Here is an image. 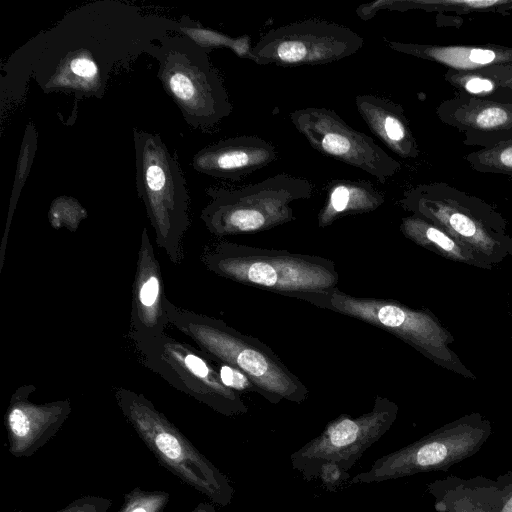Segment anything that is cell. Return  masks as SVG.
I'll return each instance as SVG.
<instances>
[{
  "instance_id": "30bf717a",
  "label": "cell",
  "mask_w": 512,
  "mask_h": 512,
  "mask_svg": "<svg viewBox=\"0 0 512 512\" xmlns=\"http://www.w3.org/2000/svg\"><path fill=\"white\" fill-rule=\"evenodd\" d=\"M490 434V422L480 413L462 416L378 458L370 469L352 477L349 484L379 483L423 472L446 470L476 453Z\"/></svg>"
},
{
  "instance_id": "4dcf8cb0",
  "label": "cell",
  "mask_w": 512,
  "mask_h": 512,
  "mask_svg": "<svg viewBox=\"0 0 512 512\" xmlns=\"http://www.w3.org/2000/svg\"><path fill=\"white\" fill-rule=\"evenodd\" d=\"M212 359V358H211ZM219 376L225 386L240 393L249 392L259 394V390L250 378L239 369L228 364L214 360ZM260 395V394H259Z\"/></svg>"
},
{
  "instance_id": "836d02e7",
  "label": "cell",
  "mask_w": 512,
  "mask_h": 512,
  "mask_svg": "<svg viewBox=\"0 0 512 512\" xmlns=\"http://www.w3.org/2000/svg\"><path fill=\"white\" fill-rule=\"evenodd\" d=\"M497 483L499 487L498 512H512V472L500 476Z\"/></svg>"
},
{
  "instance_id": "7a4b0ae2",
  "label": "cell",
  "mask_w": 512,
  "mask_h": 512,
  "mask_svg": "<svg viewBox=\"0 0 512 512\" xmlns=\"http://www.w3.org/2000/svg\"><path fill=\"white\" fill-rule=\"evenodd\" d=\"M165 308L170 325L213 360L246 374L270 403L287 400L300 404L308 398V388L259 339L242 334L220 319L176 306L167 298Z\"/></svg>"
},
{
  "instance_id": "5b68a950",
  "label": "cell",
  "mask_w": 512,
  "mask_h": 512,
  "mask_svg": "<svg viewBox=\"0 0 512 512\" xmlns=\"http://www.w3.org/2000/svg\"><path fill=\"white\" fill-rule=\"evenodd\" d=\"M399 205L459 240L492 268L512 257V235L505 218L490 204L445 182L418 184Z\"/></svg>"
},
{
  "instance_id": "f546056e",
  "label": "cell",
  "mask_w": 512,
  "mask_h": 512,
  "mask_svg": "<svg viewBox=\"0 0 512 512\" xmlns=\"http://www.w3.org/2000/svg\"><path fill=\"white\" fill-rule=\"evenodd\" d=\"M48 217L55 229L66 227L70 231H75L87 217V211L75 198L60 196L51 203Z\"/></svg>"
},
{
  "instance_id": "4316f807",
  "label": "cell",
  "mask_w": 512,
  "mask_h": 512,
  "mask_svg": "<svg viewBox=\"0 0 512 512\" xmlns=\"http://www.w3.org/2000/svg\"><path fill=\"white\" fill-rule=\"evenodd\" d=\"M38 145V133L36 127L32 121L28 122L24 131L22 143L20 146L19 156L16 165V172L14 177V182L11 190V197L9 202L8 209V217L7 223L5 227L3 242H2V258L5 251V243L7 239V234L9 231V227L11 224V220L13 217V213L15 211L19 196L22 192V189L26 183V180L29 176L30 170L32 168V164L34 161V157L36 154Z\"/></svg>"
},
{
  "instance_id": "277c9868",
  "label": "cell",
  "mask_w": 512,
  "mask_h": 512,
  "mask_svg": "<svg viewBox=\"0 0 512 512\" xmlns=\"http://www.w3.org/2000/svg\"><path fill=\"white\" fill-rule=\"evenodd\" d=\"M201 259L218 276L287 297L336 288L339 280L330 259L227 241L207 247Z\"/></svg>"
},
{
  "instance_id": "1f68e13d",
  "label": "cell",
  "mask_w": 512,
  "mask_h": 512,
  "mask_svg": "<svg viewBox=\"0 0 512 512\" xmlns=\"http://www.w3.org/2000/svg\"><path fill=\"white\" fill-rule=\"evenodd\" d=\"M112 501L101 496L85 495L70 502L64 508L53 512H107Z\"/></svg>"
},
{
  "instance_id": "4fadbf2b",
  "label": "cell",
  "mask_w": 512,
  "mask_h": 512,
  "mask_svg": "<svg viewBox=\"0 0 512 512\" xmlns=\"http://www.w3.org/2000/svg\"><path fill=\"white\" fill-rule=\"evenodd\" d=\"M363 45V37L346 26L307 19L269 30L252 47L250 60L281 67L323 65L347 58Z\"/></svg>"
},
{
  "instance_id": "74e56055",
  "label": "cell",
  "mask_w": 512,
  "mask_h": 512,
  "mask_svg": "<svg viewBox=\"0 0 512 512\" xmlns=\"http://www.w3.org/2000/svg\"><path fill=\"white\" fill-rule=\"evenodd\" d=\"M511 11H512V6H511Z\"/></svg>"
},
{
  "instance_id": "9a60e30c",
  "label": "cell",
  "mask_w": 512,
  "mask_h": 512,
  "mask_svg": "<svg viewBox=\"0 0 512 512\" xmlns=\"http://www.w3.org/2000/svg\"><path fill=\"white\" fill-rule=\"evenodd\" d=\"M35 386L19 387L4 415L8 451L16 458L34 455L58 432L72 412L69 399L46 403L30 401Z\"/></svg>"
},
{
  "instance_id": "9c48e42d",
  "label": "cell",
  "mask_w": 512,
  "mask_h": 512,
  "mask_svg": "<svg viewBox=\"0 0 512 512\" xmlns=\"http://www.w3.org/2000/svg\"><path fill=\"white\" fill-rule=\"evenodd\" d=\"M312 193L310 181L284 173L236 189L209 187L200 218L217 237L265 231L295 220L291 204Z\"/></svg>"
},
{
  "instance_id": "6da1fadb",
  "label": "cell",
  "mask_w": 512,
  "mask_h": 512,
  "mask_svg": "<svg viewBox=\"0 0 512 512\" xmlns=\"http://www.w3.org/2000/svg\"><path fill=\"white\" fill-rule=\"evenodd\" d=\"M177 27L178 20L118 0H98L70 10L2 64V116L21 102L30 79L45 94L102 99L113 75L148 54Z\"/></svg>"
},
{
  "instance_id": "484cf974",
  "label": "cell",
  "mask_w": 512,
  "mask_h": 512,
  "mask_svg": "<svg viewBox=\"0 0 512 512\" xmlns=\"http://www.w3.org/2000/svg\"><path fill=\"white\" fill-rule=\"evenodd\" d=\"M444 78L458 91V94L512 103V89L501 86L496 79L487 75L482 70H448Z\"/></svg>"
},
{
  "instance_id": "52a82bcc",
  "label": "cell",
  "mask_w": 512,
  "mask_h": 512,
  "mask_svg": "<svg viewBox=\"0 0 512 512\" xmlns=\"http://www.w3.org/2000/svg\"><path fill=\"white\" fill-rule=\"evenodd\" d=\"M210 51L171 33L154 43L149 56L158 62L157 77L192 128L208 131L228 117L232 104Z\"/></svg>"
},
{
  "instance_id": "7c38bea8",
  "label": "cell",
  "mask_w": 512,
  "mask_h": 512,
  "mask_svg": "<svg viewBox=\"0 0 512 512\" xmlns=\"http://www.w3.org/2000/svg\"><path fill=\"white\" fill-rule=\"evenodd\" d=\"M398 410L395 402L378 395L369 412L357 417L339 415L318 436L290 455L292 468L306 481L317 478L325 462H335L349 472L364 452L388 432Z\"/></svg>"
},
{
  "instance_id": "83f0119b",
  "label": "cell",
  "mask_w": 512,
  "mask_h": 512,
  "mask_svg": "<svg viewBox=\"0 0 512 512\" xmlns=\"http://www.w3.org/2000/svg\"><path fill=\"white\" fill-rule=\"evenodd\" d=\"M465 160L477 172L512 178V134L490 147L470 152Z\"/></svg>"
},
{
  "instance_id": "cb8c5ba5",
  "label": "cell",
  "mask_w": 512,
  "mask_h": 512,
  "mask_svg": "<svg viewBox=\"0 0 512 512\" xmlns=\"http://www.w3.org/2000/svg\"><path fill=\"white\" fill-rule=\"evenodd\" d=\"M512 0H377L360 5L356 12L360 19L367 21L380 10L405 12L423 10L438 14L456 13L467 15L473 13H497L508 15Z\"/></svg>"
},
{
  "instance_id": "2e32d148",
  "label": "cell",
  "mask_w": 512,
  "mask_h": 512,
  "mask_svg": "<svg viewBox=\"0 0 512 512\" xmlns=\"http://www.w3.org/2000/svg\"><path fill=\"white\" fill-rule=\"evenodd\" d=\"M163 277L147 228H143L132 285L129 335L140 348L165 334L169 324Z\"/></svg>"
},
{
  "instance_id": "8fae6325",
  "label": "cell",
  "mask_w": 512,
  "mask_h": 512,
  "mask_svg": "<svg viewBox=\"0 0 512 512\" xmlns=\"http://www.w3.org/2000/svg\"><path fill=\"white\" fill-rule=\"evenodd\" d=\"M137 350L147 368L215 412L229 417L247 413L240 394L223 384L214 360L199 348L165 333Z\"/></svg>"
},
{
  "instance_id": "8992f818",
  "label": "cell",
  "mask_w": 512,
  "mask_h": 512,
  "mask_svg": "<svg viewBox=\"0 0 512 512\" xmlns=\"http://www.w3.org/2000/svg\"><path fill=\"white\" fill-rule=\"evenodd\" d=\"M114 397L126 421L161 466L212 503H231L235 491L229 479L145 395L118 387Z\"/></svg>"
},
{
  "instance_id": "8d00e7d4",
  "label": "cell",
  "mask_w": 512,
  "mask_h": 512,
  "mask_svg": "<svg viewBox=\"0 0 512 512\" xmlns=\"http://www.w3.org/2000/svg\"><path fill=\"white\" fill-rule=\"evenodd\" d=\"M384 512H402V511H392V510H388V511H384Z\"/></svg>"
},
{
  "instance_id": "e575fe53",
  "label": "cell",
  "mask_w": 512,
  "mask_h": 512,
  "mask_svg": "<svg viewBox=\"0 0 512 512\" xmlns=\"http://www.w3.org/2000/svg\"><path fill=\"white\" fill-rule=\"evenodd\" d=\"M482 71L496 79L501 86L512 89V64L492 66Z\"/></svg>"
},
{
  "instance_id": "44dd1931",
  "label": "cell",
  "mask_w": 512,
  "mask_h": 512,
  "mask_svg": "<svg viewBox=\"0 0 512 512\" xmlns=\"http://www.w3.org/2000/svg\"><path fill=\"white\" fill-rule=\"evenodd\" d=\"M439 512H498L497 481L449 477L428 484Z\"/></svg>"
},
{
  "instance_id": "d6986e66",
  "label": "cell",
  "mask_w": 512,
  "mask_h": 512,
  "mask_svg": "<svg viewBox=\"0 0 512 512\" xmlns=\"http://www.w3.org/2000/svg\"><path fill=\"white\" fill-rule=\"evenodd\" d=\"M398 53L428 60L455 71H476L512 64V47L497 44L437 45L388 41Z\"/></svg>"
},
{
  "instance_id": "7402d4cb",
  "label": "cell",
  "mask_w": 512,
  "mask_h": 512,
  "mask_svg": "<svg viewBox=\"0 0 512 512\" xmlns=\"http://www.w3.org/2000/svg\"><path fill=\"white\" fill-rule=\"evenodd\" d=\"M383 203V194L368 181L332 180L327 186V198L318 213L317 223L320 228H325L343 216L372 212Z\"/></svg>"
},
{
  "instance_id": "603a6c76",
  "label": "cell",
  "mask_w": 512,
  "mask_h": 512,
  "mask_svg": "<svg viewBox=\"0 0 512 512\" xmlns=\"http://www.w3.org/2000/svg\"><path fill=\"white\" fill-rule=\"evenodd\" d=\"M400 231L416 245L447 260L485 270L493 269L471 249L425 218L413 214L403 217Z\"/></svg>"
},
{
  "instance_id": "ba28073f",
  "label": "cell",
  "mask_w": 512,
  "mask_h": 512,
  "mask_svg": "<svg viewBox=\"0 0 512 512\" xmlns=\"http://www.w3.org/2000/svg\"><path fill=\"white\" fill-rule=\"evenodd\" d=\"M136 191L143 201L158 248L177 264L189 227V194L180 165L161 136L133 128Z\"/></svg>"
},
{
  "instance_id": "ffe728a7",
  "label": "cell",
  "mask_w": 512,
  "mask_h": 512,
  "mask_svg": "<svg viewBox=\"0 0 512 512\" xmlns=\"http://www.w3.org/2000/svg\"><path fill=\"white\" fill-rule=\"evenodd\" d=\"M355 104L370 131L393 153L403 159L419 156L417 141L400 104L373 94L356 96Z\"/></svg>"
},
{
  "instance_id": "f1b7e54d",
  "label": "cell",
  "mask_w": 512,
  "mask_h": 512,
  "mask_svg": "<svg viewBox=\"0 0 512 512\" xmlns=\"http://www.w3.org/2000/svg\"><path fill=\"white\" fill-rule=\"evenodd\" d=\"M123 505L117 512H163L170 500V494L163 490H144L134 487L123 495Z\"/></svg>"
},
{
  "instance_id": "d590c367",
  "label": "cell",
  "mask_w": 512,
  "mask_h": 512,
  "mask_svg": "<svg viewBox=\"0 0 512 512\" xmlns=\"http://www.w3.org/2000/svg\"><path fill=\"white\" fill-rule=\"evenodd\" d=\"M189 512H217L214 505L211 503H199L194 509Z\"/></svg>"
},
{
  "instance_id": "5bb4252c",
  "label": "cell",
  "mask_w": 512,
  "mask_h": 512,
  "mask_svg": "<svg viewBox=\"0 0 512 512\" xmlns=\"http://www.w3.org/2000/svg\"><path fill=\"white\" fill-rule=\"evenodd\" d=\"M296 130L323 155L358 168L385 183L401 164L374 140L349 126L334 110L307 107L290 113Z\"/></svg>"
},
{
  "instance_id": "3957f363",
  "label": "cell",
  "mask_w": 512,
  "mask_h": 512,
  "mask_svg": "<svg viewBox=\"0 0 512 512\" xmlns=\"http://www.w3.org/2000/svg\"><path fill=\"white\" fill-rule=\"evenodd\" d=\"M288 297L381 328L439 367L469 380L477 378L451 349L454 337L429 309L411 308L392 299L356 297L337 288L296 293Z\"/></svg>"
},
{
  "instance_id": "d6a6232c",
  "label": "cell",
  "mask_w": 512,
  "mask_h": 512,
  "mask_svg": "<svg viewBox=\"0 0 512 512\" xmlns=\"http://www.w3.org/2000/svg\"><path fill=\"white\" fill-rule=\"evenodd\" d=\"M317 478L321 480L324 487L329 491L336 490L344 482L350 480L348 471L335 462L323 463L318 470Z\"/></svg>"
},
{
  "instance_id": "ac0fdd59",
  "label": "cell",
  "mask_w": 512,
  "mask_h": 512,
  "mask_svg": "<svg viewBox=\"0 0 512 512\" xmlns=\"http://www.w3.org/2000/svg\"><path fill=\"white\" fill-rule=\"evenodd\" d=\"M278 155L270 142L254 135L226 138L199 150L191 165L201 174L227 180H238L273 161Z\"/></svg>"
},
{
  "instance_id": "d4e9b609",
  "label": "cell",
  "mask_w": 512,
  "mask_h": 512,
  "mask_svg": "<svg viewBox=\"0 0 512 512\" xmlns=\"http://www.w3.org/2000/svg\"><path fill=\"white\" fill-rule=\"evenodd\" d=\"M176 34L185 36L198 46L212 51L215 48H228L240 58L251 57V40L248 36L231 37L227 34L204 27L201 23L183 15L178 20Z\"/></svg>"
},
{
  "instance_id": "e0dca14e",
  "label": "cell",
  "mask_w": 512,
  "mask_h": 512,
  "mask_svg": "<svg viewBox=\"0 0 512 512\" xmlns=\"http://www.w3.org/2000/svg\"><path fill=\"white\" fill-rule=\"evenodd\" d=\"M436 114L464 135L467 146L487 148L512 134V103L457 94L442 101Z\"/></svg>"
}]
</instances>
